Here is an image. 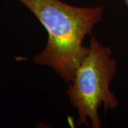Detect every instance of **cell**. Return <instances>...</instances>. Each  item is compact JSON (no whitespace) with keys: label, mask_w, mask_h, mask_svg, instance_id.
<instances>
[{"label":"cell","mask_w":128,"mask_h":128,"mask_svg":"<svg viewBox=\"0 0 128 128\" xmlns=\"http://www.w3.org/2000/svg\"><path fill=\"white\" fill-rule=\"evenodd\" d=\"M15 1L25 6L48 34L46 47L33 58L34 64L50 67L70 83L89 51L83 41L102 20L103 7L76 6L61 0Z\"/></svg>","instance_id":"1"},{"label":"cell","mask_w":128,"mask_h":128,"mask_svg":"<svg viewBox=\"0 0 128 128\" xmlns=\"http://www.w3.org/2000/svg\"><path fill=\"white\" fill-rule=\"evenodd\" d=\"M89 51L76 70L73 80L66 91L73 108L78 110V126L100 128L98 110L104 106L105 113L114 110L119 101L110 90V83L118 70L117 61L112 58L110 48L102 46L91 36Z\"/></svg>","instance_id":"2"},{"label":"cell","mask_w":128,"mask_h":128,"mask_svg":"<svg viewBox=\"0 0 128 128\" xmlns=\"http://www.w3.org/2000/svg\"><path fill=\"white\" fill-rule=\"evenodd\" d=\"M124 2H125V4H126V6H127L128 10V0H124Z\"/></svg>","instance_id":"3"}]
</instances>
